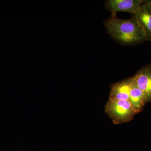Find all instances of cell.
I'll list each match as a JSON object with an SVG mask.
<instances>
[{"label":"cell","instance_id":"7","mask_svg":"<svg viewBox=\"0 0 151 151\" xmlns=\"http://www.w3.org/2000/svg\"><path fill=\"white\" fill-rule=\"evenodd\" d=\"M129 100L137 114L142 111L146 104L145 95L142 90L137 86L134 79Z\"/></svg>","mask_w":151,"mask_h":151},{"label":"cell","instance_id":"2","mask_svg":"<svg viewBox=\"0 0 151 151\" xmlns=\"http://www.w3.org/2000/svg\"><path fill=\"white\" fill-rule=\"evenodd\" d=\"M105 113L116 125L131 122L137 114L129 100L109 98L105 108Z\"/></svg>","mask_w":151,"mask_h":151},{"label":"cell","instance_id":"3","mask_svg":"<svg viewBox=\"0 0 151 151\" xmlns=\"http://www.w3.org/2000/svg\"><path fill=\"white\" fill-rule=\"evenodd\" d=\"M145 0H107L105 2V7L111 13L112 16H116L119 12H126L134 15Z\"/></svg>","mask_w":151,"mask_h":151},{"label":"cell","instance_id":"6","mask_svg":"<svg viewBox=\"0 0 151 151\" xmlns=\"http://www.w3.org/2000/svg\"><path fill=\"white\" fill-rule=\"evenodd\" d=\"M133 82L134 78L132 77L114 83L111 86L109 98L121 100H129Z\"/></svg>","mask_w":151,"mask_h":151},{"label":"cell","instance_id":"8","mask_svg":"<svg viewBox=\"0 0 151 151\" xmlns=\"http://www.w3.org/2000/svg\"><path fill=\"white\" fill-rule=\"evenodd\" d=\"M149 2L151 4V0H150V1H149Z\"/></svg>","mask_w":151,"mask_h":151},{"label":"cell","instance_id":"5","mask_svg":"<svg viewBox=\"0 0 151 151\" xmlns=\"http://www.w3.org/2000/svg\"><path fill=\"white\" fill-rule=\"evenodd\" d=\"M134 15L142 28L147 41H151V4L149 1H146Z\"/></svg>","mask_w":151,"mask_h":151},{"label":"cell","instance_id":"4","mask_svg":"<svg viewBox=\"0 0 151 151\" xmlns=\"http://www.w3.org/2000/svg\"><path fill=\"white\" fill-rule=\"evenodd\" d=\"M133 78L145 95L146 103L151 102V64L141 68Z\"/></svg>","mask_w":151,"mask_h":151},{"label":"cell","instance_id":"1","mask_svg":"<svg viewBox=\"0 0 151 151\" xmlns=\"http://www.w3.org/2000/svg\"><path fill=\"white\" fill-rule=\"evenodd\" d=\"M107 32L117 42L134 45L147 41L142 28L134 15L129 19L111 16L104 22Z\"/></svg>","mask_w":151,"mask_h":151}]
</instances>
